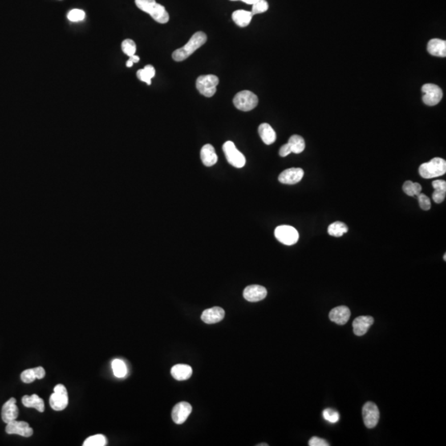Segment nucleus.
Here are the masks:
<instances>
[{
    "label": "nucleus",
    "mask_w": 446,
    "mask_h": 446,
    "mask_svg": "<svg viewBox=\"0 0 446 446\" xmlns=\"http://www.w3.org/2000/svg\"><path fill=\"white\" fill-rule=\"evenodd\" d=\"M112 369L115 376L124 378L127 375V369L124 362L121 359H115L112 362Z\"/></svg>",
    "instance_id": "c85d7f7f"
},
{
    "label": "nucleus",
    "mask_w": 446,
    "mask_h": 446,
    "mask_svg": "<svg viewBox=\"0 0 446 446\" xmlns=\"http://www.w3.org/2000/svg\"><path fill=\"white\" fill-rule=\"evenodd\" d=\"M258 132L263 143L266 145L273 144L277 138L275 131L273 129V127L268 123L260 124L258 128Z\"/></svg>",
    "instance_id": "412c9836"
},
{
    "label": "nucleus",
    "mask_w": 446,
    "mask_h": 446,
    "mask_svg": "<svg viewBox=\"0 0 446 446\" xmlns=\"http://www.w3.org/2000/svg\"><path fill=\"white\" fill-rule=\"evenodd\" d=\"M253 14L246 10H236L232 13V20L237 26L245 27L252 22Z\"/></svg>",
    "instance_id": "b1692460"
},
{
    "label": "nucleus",
    "mask_w": 446,
    "mask_h": 446,
    "mask_svg": "<svg viewBox=\"0 0 446 446\" xmlns=\"http://www.w3.org/2000/svg\"><path fill=\"white\" fill-rule=\"evenodd\" d=\"M434 191L432 194V199L435 204H441L442 202L445 199L446 195V182L444 180H435L432 183Z\"/></svg>",
    "instance_id": "393cba45"
},
{
    "label": "nucleus",
    "mask_w": 446,
    "mask_h": 446,
    "mask_svg": "<svg viewBox=\"0 0 446 446\" xmlns=\"http://www.w3.org/2000/svg\"><path fill=\"white\" fill-rule=\"evenodd\" d=\"M323 417L326 422L330 423H337L340 419V414L338 411H336L334 409L326 408L324 410Z\"/></svg>",
    "instance_id": "72a5a7b5"
},
{
    "label": "nucleus",
    "mask_w": 446,
    "mask_h": 446,
    "mask_svg": "<svg viewBox=\"0 0 446 446\" xmlns=\"http://www.w3.org/2000/svg\"><path fill=\"white\" fill-rule=\"evenodd\" d=\"M1 415H2V420L7 424L10 422L17 420L18 416V408L16 405L15 398H10L4 404Z\"/></svg>",
    "instance_id": "f3484780"
},
{
    "label": "nucleus",
    "mask_w": 446,
    "mask_h": 446,
    "mask_svg": "<svg viewBox=\"0 0 446 446\" xmlns=\"http://www.w3.org/2000/svg\"><path fill=\"white\" fill-rule=\"evenodd\" d=\"M192 412V406L187 402H181L175 405L172 411V419L176 424H183Z\"/></svg>",
    "instance_id": "ddd939ff"
},
{
    "label": "nucleus",
    "mask_w": 446,
    "mask_h": 446,
    "mask_svg": "<svg viewBox=\"0 0 446 446\" xmlns=\"http://www.w3.org/2000/svg\"><path fill=\"white\" fill-rule=\"evenodd\" d=\"M274 236L280 242L286 245H293L298 241L299 234L291 226H278L274 231Z\"/></svg>",
    "instance_id": "0eeeda50"
},
{
    "label": "nucleus",
    "mask_w": 446,
    "mask_h": 446,
    "mask_svg": "<svg viewBox=\"0 0 446 446\" xmlns=\"http://www.w3.org/2000/svg\"><path fill=\"white\" fill-rule=\"evenodd\" d=\"M192 368L187 365H176L171 369V374L176 380H187L192 376Z\"/></svg>",
    "instance_id": "4be33fe9"
},
{
    "label": "nucleus",
    "mask_w": 446,
    "mask_h": 446,
    "mask_svg": "<svg viewBox=\"0 0 446 446\" xmlns=\"http://www.w3.org/2000/svg\"><path fill=\"white\" fill-rule=\"evenodd\" d=\"M258 445L259 446H264V445L268 446V444H258Z\"/></svg>",
    "instance_id": "c03bdc74"
},
{
    "label": "nucleus",
    "mask_w": 446,
    "mask_h": 446,
    "mask_svg": "<svg viewBox=\"0 0 446 446\" xmlns=\"http://www.w3.org/2000/svg\"><path fill=\"white\" fill-rule=\"evenodd\" d=\"M348 227L341 221H336L328 227V233L334 237H341L348 232Z\"/></svg>",
    "instance_id": "cd10ccee"
},
{
    "label": "nucleus",
    "mask_w": 446,
    "mask_h": 446,
    "mask_svg": "<svg viewBox=\"0 0 446 446\" xmlns=\"http://www.w3.org/2000/svg\"><path fill=\"white\" fill-rule=\"evenodd\" d=\"M122 50L123 53L128 57L135 55L136 51V45L134 41L131 39H126L122 42Z\"/></svg>",
    "instance_id": "2f4dec72"
},
{
    "label": "nucleus",
    "mask_w": 446,
    "mask_h": 446,
    "mask_svg": "<svg viewBox=\"0 0 446 446\" xmlns=\"http://www.w3.org/2000/svg\"><path fill=\"white\" fill-rule=\"evenodd\" d=\"M202 162L205 166L211 167L214 165L218 160L217 154L215 152L214 147L211 144H206L202 147L200 152Z\"/></svg>",
    "instance_id": "6ab92c4d"
},
{
    "label": "nucleus",
    "mask_w": 446,
    "mask_h": 446,
    "mask_svg": "<svg viewBox=\"0 0 446 446\" xmlns=\"http://www.w3.org/2000/svg\"><path fill=\"white\" fill-rule=\"evenodd\" d=\"M445 173L446 161L442 158H434L419 167V174L424 179H433Z\"/></svg>",
    "instance_id": "7ed1b4c3"
},
{
    "label": "nucleus",
    "mask_w": 446,
    "mask_h": 446,
    "mask_svg": "<svg viewBox=\"0 0 446 446\" xmlns=\"http://www.w3.org/2000/svg\"><path fill=\"white\" fill-rule=\"evenodd\" d=\"M231 1H241V2L245 3L246 5H254L256 1H258V0H231Z\"/></svg>",
    "instance_id": "a19ab883"
},
{
    "label": "nucleus",
    "mask_w": 446,
    "mask_h": 446,
    "mask_svg": "<svg viewBox=\"0 0 446 446\" xmlns=\"http://www.w3.org/2000/svg\"><path fill=\"white\" fill-rule=\"evenodd\" d=\"M304 171L301 168L287 169L278 176V181L284 184H295L303 178Z\"/></svg>",
    "instance_id": "f8f14e48"
},
{
    "label": "nucleus",
    "mask_w": 446,
    "mask_h": 446,
    "mask_svg": "<svg viewBox=\"0 0 446 446\" xmlns=\"http://www.w3.org/2000/svg\"><path fill=\"white\" fill-rule=\"evenodd\" d=\"M362 414H363L364 423L367 428L372 429L376 427L379 421L380 414L378 407L375 403L373 402H368L364 405Z\"/></svg>",
    "instance_id": "9d476101"
},
{
    "label": "nucleus",
    "mask_w": 446,
    "mask_h": 446,
    "mask_svg": "<svg viewBox=\"0 0 446 446\" xmlns=\"http://www.w3.org/2000/svg\"><path fill=\"white\" fill-rule=\"evenodd\" d=\"M243 296L248 302H256L265 299L267 290L265 287L253 285L246 287L243 292Z\"/></svg>",
    "instance_id": "4468645a"
},
{
    "label": "nucleus",
    "mask_w": 446,
    "mask_h": 446,
    "mask_svg": "<svg viewBox=\"0 0 446 446\" xmlns=\"http://www.w3.org/2000/svg\"><path fill=\"white\" fill-rule=\"evenodd\" d=\"M289 145L291 148L292 153L300 154L304 151L306 145L303 138L298 135H293L289 138Z\"/></svg>",
    "instance_id": "bb28decb"
},
{
    "label": "nucleus",
    "mask_w": 446,
    "mask_h": 446,
    "mask_svg": "<svg viewBox=\"0 0 446 446\" xmlns=\"http://www.w3.org/2000/svg\"><path fill=\"white\" fill-rule=\"evenodd\" d=\"M258 97L249 90H243L235 95L233 103L237 109L243 112L252 111L258 105Z\"/></svg>",
    "instance_id": "39448f33"
},
{
    "label": "nucleus",
    "mask_w": 446,
    "mask_h": 446,
    "mask_svg": "<svg viewBox=\"0 0 446 446\" xmlns=\"http://www.w3.org/2000/svg\"><path fill=\"white\" fill-rule=\"evenodd\" d=\"M223 152L230 164L236 168H242L245 166V157L241 152L236 149L234 143L228 141L222 146Z\"/></svg>",
    "instance_id": "423d86ee"
},
{
    "label": "nucleus",
    "mask_w": 446,
    "mask_h": 446,
    "mask_svg": "<svg viewBox=\"0 0 446 446\" xmlns=\"http://www.w3.org/2000/svg\"><path fill=\"white\" fill-rule=\"evenodd\" d=\"M403 189L405 193L408 196H417L422 192V188L420 184L408 180L403 184Z\"/></svg>",
    "instance_id": "c756f323"
},
{
    "label": "nucleus",
    "mask_w": 446,
    "mask_h": 446,
    "mask_svg": "<svg viewBox=\"0 0 446 446\" xmlns=\"http://www.w3.org/2000/svg\"><path fill=\"white\" fill-rule=\"evenodd\" d=\"M309 444L310 446L330 445V444H329L328 442L326 441V440H323L322 438L317 437V436H314V437L312 438V439L309 440Z\"/></svg>",
    "instance_id": "4c0bfd02"
},
{
    "label": "nucleus",
    "mask_w": 446,
    "mask_h": 446,
    "mask_svg": "<svg viewBox=\"0 0 446 446\" xmlns=\"http://www.w3.org/2000/svg\"><path fill=\"white\" fill-rule=\"evenodd\" d=\"M68 393L63 384H57L50 397V405L55 411H62L68 406Z\"/></svg>",
    "instance_id": "6e6552de"
},
{
    "label": "nucleus",
    "mask_w": 446,
    "mask_h": 446,
    "mask_svg": "<svg viewBox=\"0 0 446 446\" xmlns=\"http://www.w3.org/2000/svg\"><path fill=\"white\" fill-rule=\"evenodd\" d=\"M224 317L225 311L219 306H214L204 311V313H202L201 319L205 323L214 324L222 321Z\"/></svg>",
    "instance_id": "a211bd4d"
},
{
    "label": "nucleus",
    "mask_w": 446,
    "mask_h": 446,
    "mask_svg": "<svg viewBox=\"0 0 446 446\" xmlns=\"http://www.w3.org/2000/svg\"><path fill=\"white\" fill-rule=\"evenodd\" d=\"M416 197H417L418 202H419V205H420L421 208H422V210L428 211L431 209V199H429V197H427V195L423 194V193L421 192L420 194H418Z\"/></svg>",
    "instance_id": "c9c22d12"
},
{
    "label": "nucleus",
    "mask_w": 446,
    "mask_h": 446,
    "mask_svg": "<svg viewBox=\"0 0 446 446\" xmlns=\"http://www.w3.org/2000/svg\"><path fill=\"white\" fill-rule=\"evenodd\" d=\"M291 153V148H290V146H289V143L284 145V146H282L281 148H280V156H282V157H285V156H287V155H289V154Z\"/></svg>",
    "instance_id": "58836bf2"
},
{
    "label": "nucleus",
    "mask_w": 446,
    "mask_h": 446,
    "mask_svg": "<svg viewBox=\"0 0 446 446\" xmlns=\"http://www.w3.org/2000/svg\"><path fill=\"white\" fill-rule=\"evenodd\" d=\"M67 18L70 22H81L86 18V13L81 9H72L71 11L69 12Z\"/></svg>",
    "instance_id": "f704fd0d"
},
{
    "label": "nucleus",
    "mask_w": 446,
    "mask_h": 446,
    "mask_svg": "<svg viewBox=\"0 0 446 446\" xmlns=\"http://www.w3.org/2000/svg\"><path fill=\"white\" fill-rule=\"evenodd\" d=\"M218 83L219 79L214 74H204L198 78L196 87L202 95L207 98H211L217 92Z\"/></svg>",
    "instance_id": "20e7f679"
},
{
    "label": "nucleus",
    "mask_w": 446,
    "mask_h": 446,
    "mask_svg": "<svg viewBox=\"0 0 446 446\" xmlns=\"http://www.w3.org/2000/svg\"><path fill=\"white\" fill-rule=\"evenodd\" d=\"M155 75V70L153 66L147 65L144 68L138 70L136 72V76L141 81L147 83L148 86L151 85V79Z\"/></svg>",
    "instance_id": "a878e982"
},
{
    "label": "nucleus",
    "mask_w": 446,
    "mask_h": 446,
    "mask_svg": "<svg viewBox=\"0 0 446 446\" xmlns=\"http://www.w3.org/2000/svg\"><path fill=\"white\" fill-rule=\"evenodd\" d=\"M427 50L434 57H445L446 42L444 40L432 39L428 42Z\"/></svg>",
    "instance_id": "aec40b11"
},
{
    "label": "nucleus",
    "mask_w": 446,
    "mask_h": 446,
    "mask_svg": "<svg viewBox=\"0 0 446 446\" xmlns=\"http://www.w3.org/2000/svg\"><path fill=\"white\" fill-rule=\"evenodd\" d=\"M138 9L148 13L155 22L164 24L170 20L168 12L163 5H159L155 0H135Z\"/></svg>",
    "instance_id": "f03ea898"
},
{
    "label": "nucleus",
    "mask_w": 446,
    "mask_h": 446,
    "mask_svg": "<svg viewBox=\"0 0 446 446\" xmlns=\"http://www.w3.org/2000/svg\"><path fill=\"white\" fill-rule=\"evenodd\" d=\"M422 90L424 94L422 100L428 106L436 105L440 103L443 97L441 89L434 83H426L422 86Z\"/></svg>",
    "instance_id": "1a4fd4ad"
},
{
    "label": "nucleus",
    "mask_w": 446,
    "mask_h": 446,
    "mask_svg": "<svg viewBox=\"0 0 446 446\" xmlns=\"http://www.w3.org/2000/svg\"><path fill=\"white\" fill-rule=\"evenodd\" d=\"M9 435H19L23 437H30L33 434V430L26 422H18L14 420L8 423L5 428Z\"/></svg>",
    "instance_id": "9b49d317"
},
{
    "label": "nucleus",
    "mask_w": 446,
    "mask_h": 446,
    "mask_svg": "<svg viewBox=\"0 0 446 446\" xmlns=\"http://www.w3.org/2000/svg\"><path fill=\"white\" fill-rule=\"evenodd\" d=\"M129 61H131L132 63H137L139 61H140V58L138 55H131V57H129Z\"/></svg>",
    "instance_id": "79ce46f5"
},
{
    "label": "nucleus",
    "mask_w": 446,
    "mask_h": 446,
    "mask_svg": "<svg viewBox=\"0 0 446 446\" xmlns=\"http://www.w3.org/2000/svg\"><path fill=\"white\" fill-rule=\"evenodd\" d=\"M350 310L346 306H339L334 308L329 313V318L331 322L338 325H345L350 319Z\"/></svg>",
    "instance_id": "2eb2a0df"
},
{
    "label": "nucleus",
    "mask_w": 446,
    "mask_h": 446,
    "mask_svg": "<svg viewBox=\"0 0 446 446\" xmlns=\"http://www.w3.org/2000/svg\"><path fill=\"white\" fill-rule=\"evenodd\" d=\"M207 38H208L207 35L203 32H198V33H194L185 46L174 51L173 54H172L174 61L180 62L188 58L198 49L200 48L202 46H204L205 42H207Z\"/></svg>",
    "instance_id": "f257e3e1"
},
{
    "label": "nucleus",
    "mask_w": 446,
    "mask_h": 446,
    "mask_svg": "<svg viewBox=\"0 0 446 446\" xmlns=\"http://www.w3.org/2000/svg\"><path fill=\"white\" fill-rule=\"evenodd\" d=\"M126 66H127V67H131V66H133V63L128 60L127 62V64H126Z\"/></svg>",
    "instance_id": "37998d69"
},
{
    "label": "nucleus",
    "mask_w": 446,
    "mask_h": 446,
    "mask_svg": "<svg viewBox=\"0 0 446 446\" xmlns=\"http://www.w3.org/2000/svg\"><path fill=\"white\" fill-rule=\"evenodd\" d=\"M374 320L370 316H360L353 322V330L357 337H362L367 333L370 326L374 324Z\"/></svg>",
    "instance_id": "dca6fc26"
},
{
    "label": "nucleus",
    "mask_w": 446,
    "mask_h": 446,
    "mask_svg": "<svg viewBox=\"0 0 446 446\" xmlns=\"http://www.w3.org/2000/svg\"><path fill=\"white\" fill-rule=\"evenodd\" d=\"M444 260H446V255H444Z\"/></svg>",
    "instance_id": "a18cd8bd"
},
{
    "label": "nucleus",
    "mask_w": 446,
    "mask_h": 446,
    "mask_svg": "<svg viewBox=\"0 0 446 446\" xmlns=\"http://www.w3.org/2000/svg\"><path fill=\"white\" fill-rule=\"evenodd\" d=\"M21 379L25 383H31L37 379L33 369L24 370L21 374Z\"/></svg>",
    "instance_id": "e433bc0d"
},
{
    "label": "nucleus",
    "mask_w": 446,
    "mask_h": 446,
    "mask_svg": "<svg viewBox=\"0 0 446 446\" xmlns=\"http://www.w3.org/2000/svg\"><path fill=\"white\" fill-rule=\"evenodd\" d=\"M269 9V4L266 0H258L255 3L254 5H252V13L253 15L260 14V13H265Z\"/></svg>",
    "instance_id": "473e14b6"
},
{
    "label": "nucleus",
    "mask_w": 446,
    "mask_h": 446,
    "mask_svg": "<svg viewBox=\"0 0 446 446\" xmlns=\"http://www.w3.org/2000/svg\"><path fill=\"white\" fill-rule=\"evenodd\" d=\"M107 440L104 435H95L87 438L83 442V446H104L106 445Z\"/></svg>",
    "instance_id": "7c9ffc66"
},
{
    "label": "nucleus",
    "mask_w": 446,
    "mask_h": 446,
    "mask_svg": "<svg viewBox=\"0 0 446 446\" xmlns=\"http://www.w3.org/2000/svg\"><path fill=\"white\" fill-rule=\"evenodd\" d=\"M37 379H42L46 375V372L42 367H37L33 369Z\"/></svg>",
    "instance_id": "ea45409f"
},
{
    "label": "nucleus",
    "mask_w": 446,
    "mask_h": 446,
    "mask_svg": "<svg viewBox=\"0 0 446 446\" xmlns=\"http://www.w3.org/2000/svg\"><path fill=\"white\" fill-rule=\"evenodd\" d=\"M22 403L25 407H29V408L30 407L35 408L39 412H43L45 411L44 401L39 396H37V394H33L32 396L25 395V396L22 397Z\"/></svg>",
    "instance_id": "5701e85b"
}]
</instances>
